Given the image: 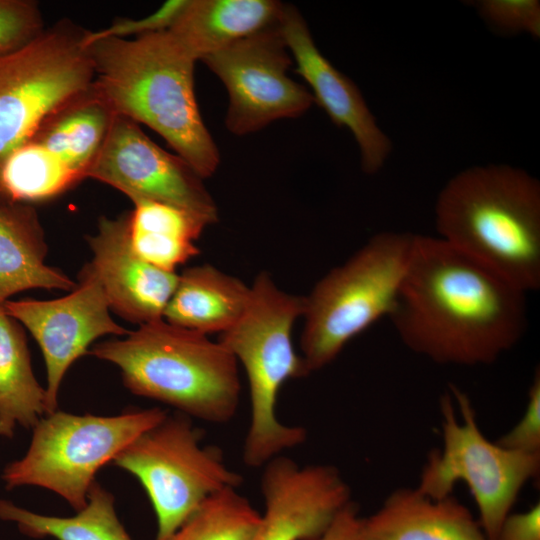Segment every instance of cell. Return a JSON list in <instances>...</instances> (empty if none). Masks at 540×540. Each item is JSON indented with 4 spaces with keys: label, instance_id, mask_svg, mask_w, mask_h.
Returning a JSON list of instances; mask_svg holds the SVG:
<instances>
[{
    "label": "cell",
    "instance_id": "6da1fadb",
    "mask_svg": "<svg viewBox=\"0 0 540 540\" xmlns=\"http://www.w3.org/2000/svg\"><path fill=\"white\" fill-rule=\"evenodd\" d=\"M526 295L438 236L415 234L388 318L409 350L435 363L489 365L523 337Z\"/></svg>",
    "mask_w": 540,
    "mask_h": 540
},
{
    "label": "cell",
    "instance_id": "7a4b0ae2",
    "mask_svg": "<svg viewBox=\"0 0 540 540\" xmlns=\"http://www.w3.org/2000/svg\"><path fill=\"white\" fill-rule=\"evenodd\" d=\"M88 49L93 89L114 115L153 129L202 179L214 174L220 154L197 105L196 60L168 30L102 39Z\"/></svg>",
    "mask_w": 540,
    "mask_h": 540
},
{
    "label": "cell",
    "instance_id": "3957f363",
    "mask_svg": "<svg viewBox=\"0 0 540 540\" xmlns=\"http://www.w3.org/2000/svg\"><path fill=\"white\" fill-rule=\"evenodd\" d=\"M438 237L525 291L540 287V182L506 164L454 175L435 203Z\"/></svg>",
    "mask_w": 540,
    "mask_h": 540
},
{
    "label": "cell",
    "instance_id": "277c9868",
    "mask_svg": "<svg viewBox=\"0 0 540 540\" xmlns=\"http://www.w3.org/2000/svg\"><path fill=\"white\" fill-rule=\"evenodd\" d=\"M88 353L116 365L133 394L188 417L223 424L238 410V362L221 342L203 333L162 318L139 325L123 339L98 343Z\"/></svg>",
    "mask_w": 540,
    "mask_h": 540
},
{
    "label": "cell",
    "instance_id": "5b68a950",
    "mask_svg": "<svg viewBox=\"0 0 540 540\" xmlns=\"http://www.w3.org/2000/svg\"><path fill=\"white\" fill-rule=\"evenodd\" d=\"M251 287L249 305L230 330L218 339L236 358L247 375L250 424L243 445V460L249 467H262L285 450L302 444L307 431L282 423L276 414L283 384L310 372L293 346L295 321L303 317L304 296L287 293L263 271Z\"/></svg>",
    "mask_w": 540,
    "mask_h": 540
},
{
    "label": "cell",
    "instance_id": "8992f818",
    "mask_svg": "<svg viewBox=\"0 0 540 540\" xmlns=\"http://www.w3.org/2000/svg\"><path fill=\"white\" fill-rule=\"evenodd\" d=\"M415 234L383 231L331 269L305 298L301 356L310 373L334 361L357 335L389 317Z\"/></svg>",
    "mask_w": 540,
    "mask_h": 540
},
{
    "label": "cell",
    "instance_id": "52a82bcc",
    "mask_svg": "<svg viewBox=\"0 0 540 540\" xmlns=\"http://www.w3.org/2000/svg\"><path fill=\"white\" fill-rule=\"evenodd\" d=\"M440 412L443 445L428 455L417 488L437 499L465 483L480 526L489 540H496L522 489L539 475L540 453L511 450L487 439L471 399L454 384L441 396Z\"/></svg>",
    "mask_w": 540,
    "mask_h": 540
},
{
    "label": "cell",
    "instance_id": "ba28073f",
    "mask_svg": "<svg viewBox=\"0 0 540 540\" xmlns=\"http://www.w3.org/2000/svg\"><path fill=\"white\" fill-rule=\"evenodd\" d=\"M168 412L154 407L114 416L56 410L32 428L27 452L3 470L6 489L37 486L53 491L80 511L87 504L95 474Z\"/></svg>",
    "mask_w": 540,
    "mask_h": 540
},
{
    "label": "cell",
    "instance_id": "9c48e42d",
    "mask_svg": "<svg viewBox=\"0 0 540 540\" xmlns=\"http://www.w3.org/2000/svg\"><path fill=\"white\" fill-rule=\"evenodd\" d=\"M112 462L145 489L157 520L155 540L171 537L207 497L243 481L218 447L202 445L201 431L181 413L143 432Z\"/></svg>",
    "mask_w": 540,
    "mask_h": 540
},
{
    "label": "cell",
    "instance_id": "30bf717a",
    "mask_svg": "<svg viewBox=\"0 0 540 540\" xmlns=\"http://www.w3.org/2000/svg\"><path fill=\"white\" fill-rule=\"evenodd\" d=\"M86 32L62 19L0 56V170L52 112L91 88L94 65Z\"/></svg>",
    "mask_w": 540,
    "mask_h": 540
},
{
    "label": "cell",
    "instance_id": "8fae6325",
    "mask_svg": "<svg viewBox=\"0 0 540 540\" xmlns=\"http://www.w3.org/2000/svg\"><path fill=\"white\" fill-rule=\"evenodd\" d=\"M201 61L226 87L229 105L225 125L235 135L256 132L278 119L301 116L314 102L311 92L287 74L292 57L279 22Z\"/></svg>",
    "mask_w": 540,
    "mask_h": 540
},
{
    "label": "cell",
    "instance_id": "7c38bea8",
    "mask_svg": "<svg viewBox=\"0 0 540 540\" xmlns=\"http://www.w3.org/2000/svg\"><path fill=\"white\" fill-rule=\"evenodd\" d=\"M87 178L114 187L132 202L149 200L177 206L211 224L218 219L216 204L198 173L123 116L114 115Z\"/></svg>",
    "mask_w": 540,
    "mask_h": 540
},
{
    "label": "cell",
    "instance_id": "4fadbf2b",
    "mask_svg": "<svg viewBox=\"0 0 540 540\" xmlns=\"http://www.w3.org/2000/svg\"><path fill=\"white\" fill-rule=\"evenodd\" d=\"M4 311L23 324L37 341L46 365V414L58 406V393L70 366L99 337L126 336L130 331L110 316V307L96 277L84 267L80 283L66 296L52 300H7Z\"/></svg>",
    "mask_w": 540,
    "mask_h": 540
},
{
    "label": "cell",
    "instance_id": "5bb4252c",
    "mask_svg": "<svg viewBox=\"0 0 540 540\" xmlns=\"http://www.w3.org/2000/svg\"><path fill=\"white\" fill-rule=\"evenodd\" d=\"M263 467L265 509L252 540H318L352 501L349 485L333 465L302 467L279 455Z\"/></svg>",
    "mask_w": 540,
    "mask_h": 540
},
{
    "label": "cell",
    "instance_id": "9a60e30c",
    "mask_svg": "<svg viewBox=\"0 0 540 540\" xmlns=\"http://www.w3.org/2000/svg\"><path fill=\"white\" fill-rule=\"evenodd\" d=\"M279 26L296 72L311 88L314 101L335 125L350 130L359 147L363 172L376 174L385 165L392 143L359 88L320 52L306 21L294 6L285 4Z\"/></svg>",
    "mask_w": 540,
    "mask_h": 540
},
{
    "label": "cell",
    "instance_id": "2e32d148",
    "mask_svg": "<svg viewBox=\"0 0 540 540\" xmlns=\"http://www.w3.org/2000/svg\"><path fill=\"white\" fill-rule=\"evenodd\" d=\"M130 212L101 217L97 232L87 238L93 253L85 267L96 277L110 310L139 325L163 318L178 274L140 258L130 244Z\"/></svg>",
    "mask_w": 540,
    "mask_h": 540
},
{
    "label": "cell",
    "instance_id": "e0dca14e",
    "mask_svg": "<svg viewBox=\"0 0 540 540\" xmlns=\"http://www.w3.org/2000/svg\"><path fill=\"white\" fill-rule=\"evenodd\" d=\"M358 540H489L478 519L453 495L431 498L417 487L392 491L360 519Z\"/></svg>",
    "mask_w": 540,
    "mask_h": 540
},
{
    "label": "cell",
    "instance_id": "ac0fdd59",
    "mask_svg": "<svg viewBox=\"0 0 540 540\" xmlns=\"http://www.w3.org/2000/svg\"><path fill=\"white\" fill-rule=\"evenodd\" d=\"M284 6L274 0H187L168 31L197 61L276 25Z\"/></svg>",
    "mask_w": 540,
    "mask_h": 540
},
{
    "label": "cell",
    "instance_id": "d6986e66",
    "mask_svg": "<svg viewBox=\"0 0 540 540\" xmlns=\"http://www.w3.org/2000/svg\"><path fill=\"white\" fill-rule=\"evenodd\" d=\"M250 297L251 287L240 279L209 264L190 267L178 275L163 319L205 335L222 334L238 323Z\"/></svg>",
    "mask_w": 540,
    "mask_h": 540
},
{
    "label": "cell",
    "instance_id": "ffe728a7",
    "mask_svg": "<svg viewBox=\"0 0 540 540\" xmlns=\"http://www.w3.org/2000/svg\"><path fill=\"white\" fill-rule=\"evenodd\" d=\"M44 230L33 205L0 204V306L21 291L73 290L75 283L45 263Z\"/></svg>",
    "mask_w": 540,
    "mask_h": 540
},
{
    "label": "cell",
    "instance_id": "44dd1931",
    "mask_svg": "<svg viewBox=\"0 0 540 540\" xmlns=\"http://www.w3.org/2000/svg\"><path fill=\"white\" fill-rule=\"evenodd\" d=\"M114 113L93 86L52 112L30 138L78 182L87 178Z\"/></svg>",
    "mask_w": 540,
    "mask_h": 540
},
{
    "label": "cell",
    "instance_id": "7402d4cb",
    "mask_svg": "<svg viewBox=\"0 0 540 540\" xmlns=\"http://www.w3.org/2000/svg\"><path fill=\"white\" fill-rule=\"evenodd\" d=\"M130 244L144 261L168 272L199 254L196 241L206 226L204 217L186 209L149 200L133 201Z\"/></svg>",
    "mask_w": 540,
    "mask_h": 540
},
{
    "label": "cell",
    "instance_id": "603a6c76",
    "mask_svg": "<svg viewBox=\"0 0 540 540\" xmlns=\"http://www.w3.org/2000/svg\"><path fill=\"white\" fill-rule=\"evenodd\" d=\"M46 415V391L35 378L23 330L0 306V436L33 428Z\"/></svg>",
    "mask_w": 540,
    "mask_h": 540
},
{
    "label": "cell",
    "instance_id": "cb8c5ba5",
    "mask_svg": "<svg viewBox=\"0 0 540 540\" xmlns=\"http://www.w3.org/2000/svg\"><path fill=\"white\" fill-rule=\"evenodd\" d=\"M0 520L15 523L21 533L33 538L132 540L117 517L113 495L96 481L86 506L72 517L42 515L0 499Z\"/></svg>",
    "mask_w": 540,
    "mask_h": 540
},
{
    "label": "cell",
    "instance_id": "d4e9b609",
    "mask_svg": "<svg viewBox=\"0 0 540 540\" xmlns=\"http://www.w3.org/2000/svg\"><path fill=\"white\" fill-rule=\"evenodd\" d=\"M78 181L40 145L29 139L0 170V204H30L56 197Z\"/></svg>",
    "mask_w": 540,
    "mask_h": 540
},
{
    "label": "cell",
    "instance_id": "484cf974",
    "mask_svg": "<svg viewBox=\"0 0 540 540\" xmlns=\"http://www.w3.org/2000/svg\"><path fill=\"white\" fill-rule=\"evenodd\" d=\"M261 514L235 487L207 497L167 540H252Z\"/></svg>",
    "mask_w": 540,
    "mask_h": 540
},
{
    "label": "cell",
    "instance_id": "4316f807",
    "mask_svg": "<svg viewBox=\"0 0 540 540\" xmlns=\"http://www.w3.org/2000/svg\"><path fill=\"white\" fill-rule=\"evenodd\" d=\"M44 29L36 1L0 0V56L24 47Z\"/></svg>",
    "mask_w": 540,
    "mask_h": 540
},
{
    "label": "cell",
    "instance_id": "83f0119b",
    "mask_svg": "<svg viewBox=\"0 0 540 540\" xmlns=\"http://www.w3.org/2000/svg\"><path fill=\"white\" fill-rule=\"evenodd\" d=\"M489 26L505 34L528 33L540 37V2L537 0H481L473 4Z\"/></svg>",
    "mask_w": 540,
    "mask_h": 540
},
{
    "label": "cell",
    "instance_id": "f1b7e54d",
    "mask_svg": "<svg viewBox=\"0 0 540 540\" xmlns=\"http://www.w3.org/2000/svg\"><path fill=\"white\" fill-rule=\"evenodd\" d=\"M187 0H170L161 5L159 9L140 19L116 18L110 26L98 30H87L84 45L107 38L127 39L128 36H142L168 30L174 23Z\"/></svg>",
    "mask_w": 540,
    "mask_h": 540
},
{
    "label": "cell",
    "instance_id": "f546056e",
    "mask_svg": "<svg viewBox=\"0 0 540 540\" xmlns=\"http://www.w3.org/2000/svg\"><path fill=\"white\" fill-rule=\"evenodd\" d=\"M527 404L519 422L496 442L525 453H540V371L535 369L528 390Z\"/></svg>",
    "mask_w": 540,
    "mask_h": 540
},
{
    "label": "cell",
    "instance_id": "4dcf8cb0",
    "mask_svg": "<svg viewBox=\"0 0 540 540\" xmlns=\"http://www.w3.org/2000/svg\"><path fill=\"white\" fill-rule=\"evenodd\" d=\"M496 540H540V504L529 510L510 513L502 523Z\"/></svg>",
    "mask_w": 540,
    "mask_h": 540
},
{
    "label": "cell",
    "instance_id": "1f68e13d",
    "mask_svg": "<svg viewBox=\"0 0 540 540\" xmlns=\"http://www.w3.org/2000/svg\"><path fill=\"white\" fill-rule=\"evenodd\" d=\"M360 519L358 505L350 501L318 540H358Z\"/></svg>",
    "mask_w": 540,
    "mask_h": 540
}]
</instances>
